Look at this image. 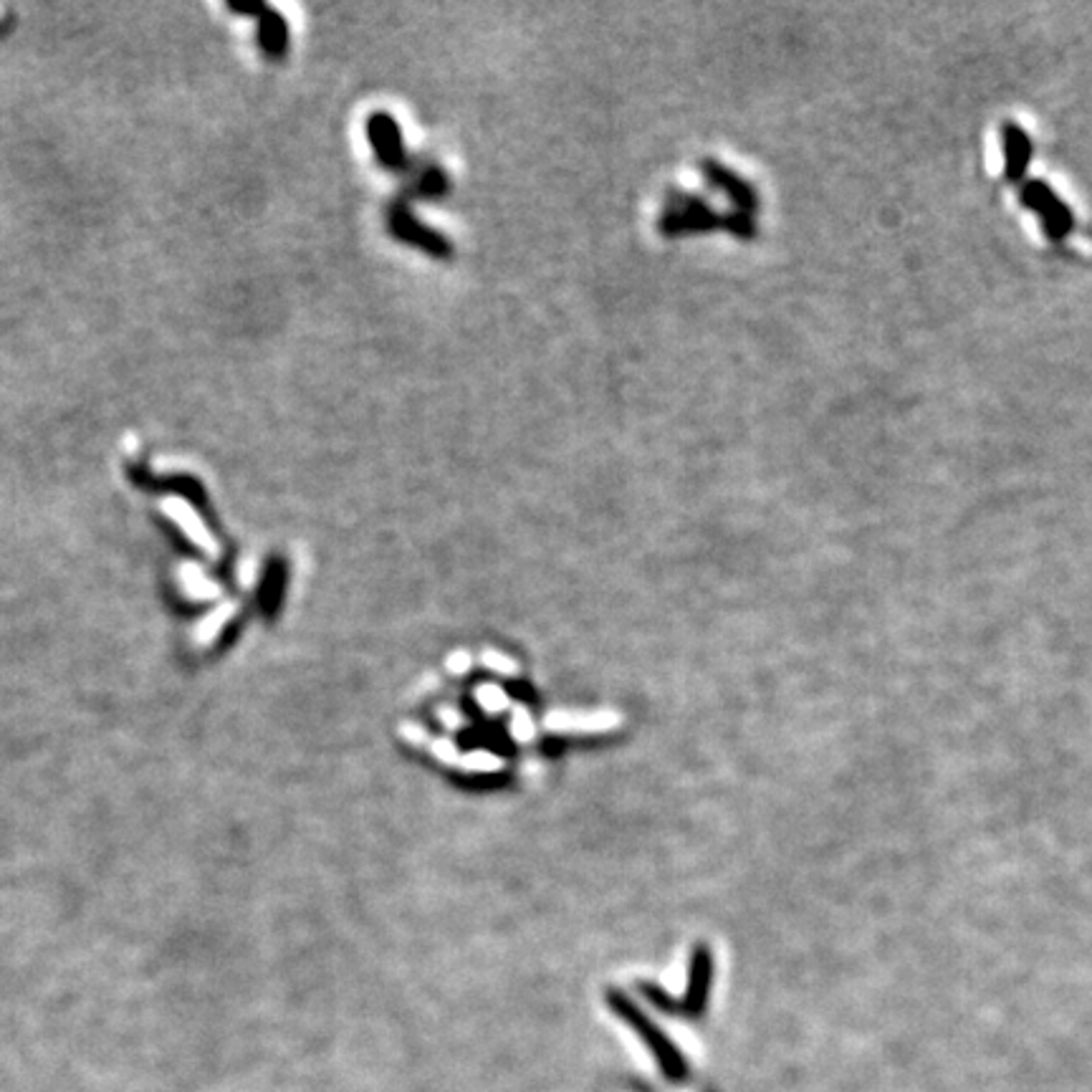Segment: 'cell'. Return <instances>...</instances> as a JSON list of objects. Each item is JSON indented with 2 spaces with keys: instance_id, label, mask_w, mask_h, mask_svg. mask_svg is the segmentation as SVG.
<instances>
[{
  "instance_id": "7",
  "label": "cell",
  "mask_w": 1092,
  "mask_h": 1092,
  "mask_svg": "<svg viewBox=\"0 0 1092 1092\" xmlns=\"http://www.w3.org/2000/svg\"><path fill=\"white\" fill-rule=\"evenodd\" d=\"M709 986H710V954L706 948H699V954L693 956V966H690V984L688 996L683 1004V1014L688 1016H699L706 1009L709 1002Z\"/></svg>"
},
{
  "instance_id": "11",
  "label": "cell",
  "mask_w": 1092,
  "mask_h": 1092,
  "mask_svg": "<svg viewBox=\"0 0 1092 1092\" xmlns=\"http://www.w3.org/2000/svg\"><path fill=\"white\" fill-rule=\"evenodd\" d=\"M723 230H728L731 236L741 238V241H751V238H757V220H754V216L751 213H744V210H731V213H726L723 216Z\"/></svg>"
},
{
  "instance_id": "3",
  "label": "cell",
  "mask_w": 1092,
  "mask_h": 1092,
  "mask_svg": "<svg viewBox=\"0 0 1092 1092\" xmlns=\"http://www.w3.org/2000/svg\"><path fill=\"white\" fill-rule=\"evenodd\" d=\"M387 230L403 246L415 248V251H420V253L435 258V261H451L455 256V246L451 238L440 233L438 228L423 223L410 210V205H403L397 200H393L390 207H387Z\"/></svg>"
},
{
  "instance_id": "4",
  "label": "cell",
  "mask_w": 1092,
  "mask_h": 1092,
  "mask_svg": "<svg viewBox=\"0 0 1092 1092\" xmlns=\"http://www.w3.org/2000/svg\"><path fill=\"white\" fill-rule=\"evenodd\" d=\"M367 139L377 165L393 175H413L417 159L405 147L403 129L390 112H372L367 117Z\"/></svg>"
},
{
  "instance_id": "8",
  "label": "cell",
  "mask_w": 1092,
  "mask_h": 1092,
  "mask_svg": "<svg viewBox=\"0 0 1092 1092\" xmlns=\"http://www.w3.org/2000/svg\"><path fill=\"white\" fill-rule=\"evenodd\" d=\"M261 49L266 51L271 59H284L288 51V26L281 13L274 8H264L261 13Z\"/></svg>"
},
{
  "instance_id": "2",
  "label": "cell",
  "mask_w": 1092,
  "mask_h": 1092,
  "mask_svg": "<svg viewBox=\"0 0 1092 1092\" xmlns=\"http://www.w3.org/2000/svg\"><path fill=\"white\" fill-rule=\"evenodd\" d=\"M610 1004L612 1009H615V1014L630 1024L632 1029L638 1032L640 1039L648 1044L650 1052L655 1057V1063L660 1064V1073L665 1074L670 1083H683V1080L688 1077V1064L683 1060V1054L678 1052V1047L670 1042L668 1037L660 1032L658 1027L650 1022L648 1016L640 1012L630 999H625V996L620 994H610Z\"/></svg>"
},
{
  "instance_id": "10",
  "label": "cell",
  "mask_w": 1092,
  "mask_h": 1092,
  "mask_svg": "<svg viewBox=\"0 0 1092 1092\" xmlns=\"http://www.w3.org/2000/svg\"><path fill=\"white\" fill-rule=\"evenodd\" d=\"M236 615V605L233 602H228V605H223V607H216L213 612H207L203 620L197 622L195 630H193V640H195V645H200V648H205V645H210L213 640L223 632V628H226L228 622H230V617Z\"/></svg>"
},
{
  "instance_id": "1",
  "label": "cell",
  "mask_w": 1092,
  "mask_h": 1092,
  "mask_svg": "<svg viewBox=\"0 0 1092 1092\" xmlns=\"http://www.w3.org/2000/svg\"><path fill=\"white\" fill-rule=\"evenodd\" d=\"M658 230L665 238L713 233V230H723V216L700 195L670 190L658 217Z\"/></svg>"
},
{
  "instance_id": "6",
  "label": "cell",
  "mask_w": 1092,
  "mask_h": 1092,
  "mask_svg": "<svg viewBox=\"0 0 1092 1092\" xmlns=\"http://www.w3.org/2000/svg\"><path fill=\"white\" fill-rule=\"evenodd\" d=\"M413 172L415 178H410V182H405L400 195L394 197L397 203H403V205H410L413 200L435 203V200H443L451 193V175L438 162H428V165L417 162V168Z\"/></svg>"
},
{
  "instance_id": "9",
  "label": "cell",
  "mask_w": 1092,
  "mask_h": 1092,
  "mask_svg": "<svg viewBox=\"0 0 1092 1092\" xmlns=\"http://www.w3.org/2000/svg\"><path fill=\"white\" fill-rule=\"evenodd\" d=\"M170 516L175 519V523L187 534V539L195 544L197 549H203L205 554H210V557H216V539L207 534V529L200 523V519H197L195 513L187 509V503H175V506L170 509Z\"/></svg>"
},
{
  "instance_id": "5",
  "label": "cell",
  "mask_w": 1092,
  "mask_h": 1092,
  "mask_svg": "<svg viewBox=\"0 0 1092 1092\" xmlns=\"http://www.w3.org/2000/svg\"><path fill=\"white\" fill-rule=\"evenodd\" d=\"M699 170L700 175L706 178V182L709 185H713L716 190H721L723 195L736 205V210H744V213H757L758 210V193L754 190V185L751 182H746V180L741 178L738 172H734L731 168H726L721 159L716 158H703L699 162Z\"/></svg>"
}]
</instances>
